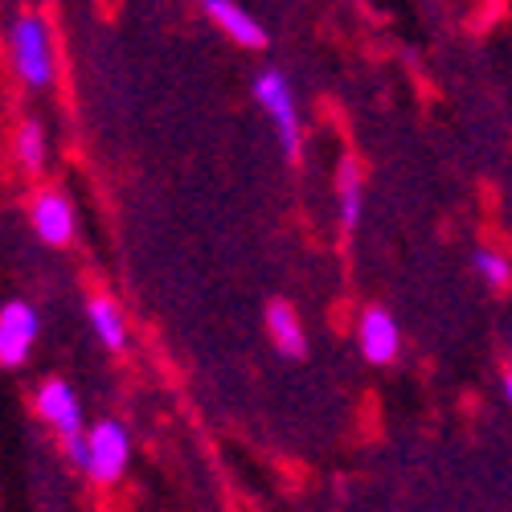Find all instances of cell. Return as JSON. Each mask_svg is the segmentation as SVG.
I'll return each mask as SVG.
<instances>
[{
	"label": "cell",
	"mask_w": 512,
	"mask_h": 512,
	"mask_svg": "<svg viewBox=\"0 0 512 512\" xmlns=\"http://www.w3.org/2000/svg\"><path fill=\"white\" fill-rule=\"evenodd\" d=\"M127 459H132V439L119 422H99L87 431V476L95 484H115L127 472Z\"/></svg>",
	"instance_id": "3"
},
{
	"label": "cell",
	"mask_w": 512,
	"mask_h": 512,
	"mask_svg": "<svg viewBox=\"0 0 512 512\" xmlns=\"http://www.w3.org/2000/svg\"><path fill=\"white\" fill-rule=\"evenodd\" d=\"M205 17L218 25L230 41H238V46H246V50H263L267 46V29L254 21L238 0H205Z\"/></svg>",
	"instance_id": "8"
},
{
	"label": "cell",
	"mask_w": 512,
	"mask_h": 512,
	"mask_svg": "<svg viewBox=\"0 0 512 512\" xmlns=\"http://www.w3.org/2000/svg\"><path fill=\"white\" fill-rule=\"evenodd\" d=\"M357 340H361V353L365 361L373 365H390L402 349V332H398V320L386 312V308H369L361 316V328H357Z\"/></svg>",
	"instance_id": "7"
},
{
	"label": "cell",
	"mask_w": 512,
	"mask_h": 512,
	"mask_svg": "<svg viewBox=\"0 0 512 512\" xmlns=\"http://www.w3.org/2000/svg\"><path fill=\"white\" fill-rule=\"evenodd\" d=\"M504 394H508V402H512V365H508V373H504Z\"/></svg>",
	"instance_id": "15"
},
{
	"label": "cell",
	"mask_w": 512,
	"mask_h": 512,
	"mask_svg": "<svg viewBox=\"0 0 512 512\" xmlns=\"http://www.w3.org/2000/svg\"><path fill=\"white\" fill-rule=\"evenodd\" d=\"M336 197H340V226L357 230L361 226V164L353 156H345L336 168Z\"/></svg>",
	"instance_id": "11"
},
{
	"label": "cell",
	"mask_w": 512,
	"mask_h": 512,
	"mask_svg": "<svg viewBox=\"0 0 512 512\" xmlns=\"http://www.w3.org/2000/svg\"><path fill=\"white\" fill-rule=\"evenodd\" d=\"M87 320L95 328V336L103 340V345L111 353H119L127 345V320H123V308L111 300V295H91V304H87Z\"/></svg>",
	"instance_id": "9"
},
{
	"label": "cell",
	"mask_w": 512,
	"mask_h": 512,
	"mask_svg": "<svg viewBox=\"0 0 512 512\" xmlns=\"http://www.w3.org/2000/svg\"><path fill=\"white\" fill-rule=\"evenodd\" d=\"M9 46H13V70L17 78L25 82L29 91H46L54 87V41H50V25L46 17L37 13H21L13 21V33H9Z\"/></svg>",
	"instance_id": "1"
},
{
	"label": "cell",
	"mask_w": 512,
	"mask_h": 512,
	"mask_svg": "<svg viewBox=\"0 0 512 512\" xmlns=\"http://www.w3.org/2000/svg\"><path fill=\"white\" fill-rule=\"evenodd\" d=\"M62 447H66V455L82 467V472H87V435H74V439H66Z\"/></svg>",
	"instance_id": "14"
},
{
	"label": "cell",
	"mask_w": 512,
	"mask_h": 512,
	"mask_svg": "<svg viewBox=\"0 0 512 512\" xmlns=\"http://www.w3.org/2000/svg\"><path fill=\"white\" fill-rule=\"evenodd\" d=\"M254 99L259 107L271 115L275 132H279V148L287 160H300L304 148V132H300V111H295V95H291V82L279 70H263L254 78Z\"/></svg>",
	"instance_id": "2"
},
{
	"label": "cell",
	"mask_w": 512,
	"mask_h": 512,
	"mask_svg": "<svg viewBox=\"0 0 512 512\" xmlns=\"http://www.w3.org/2000/svg\"><path fill=\"white\" fill-rule=\"evenodd\" d=\"M37 328H41L37 312L25 300H9L5 308H0V365L17 369L29 357V349H33Z\"/></svg>",
	"instance_id": "6"
},
{
	"label": "cell",
	"mask_w": 512,
	"mask_h": 512,
	"mask_svg": "<svg viewBox=\"0 0 512 512\" xmlns=\"http://www.w3.org/2000/svg\"><path fill=\"white\" fill-rule=\"evenodd\" d=\"M484 5H492V0H484Z\"/></svg>",
	"instance_id": "16"
},
{
	"label": "cell",
	"mask_w": 512,
	"mask_h": 512,
	"mask_svg": "<svg viewBox=\"0 0 512 512\" xmlns=\"http://www.w3.org/2000/svg\"><path fill=\"white\" fill-rule=\"evenodd\" d=\"M29 222L46 246H66L74 238V205L62 189H37L29 197Z\"/></svg>",
	"instance_id": "4"
},
{
	"label": "cell",
	"mask_w": 512,
	"mask_h": 512,
	"mask_svg": "<svg viewBox=\"0 0 512 512\" xmlns=\"http://www.w3.org/2000/svg\"><path fill=\"white\" fill-rule=\"evenodd\" d=\"M476 271H480L484 283L496 287V291H504V287L512 283V263L504 259L500 250H476Z\"/></svg>",
	"instance_id": "13"
},
{
	"label": "cell",
	"mask_w": 512,
	"mask_h": 512,
	"mask_svg": "<svg viewBox=\"0 0 512 512\" xmlns=\"http://www.w3.org/2000/svg\"><path fill=\"white\" fill-rule=\"evenodd\" d=\"M267 328H271V340H275L279 353H287V357H304V353H308L304 324H300V316H295L291 304L275 300V304L267 308Z\"/></svg>",
	"instance_id": "10"
},
{
	"label": "cell",
	"mask_w": 512,
	"mask_h": 512,
	"mask_svg": "<svg viewBox=\"0 0 512 512\" xmlns=\"http://www.w3.org/2000/svg\"><path fill=\"white\" fill-rule=\"evenodd\" d=\"M13 152H17V164L25 168L29 177H37L41 168L50 160V144H46V132H41L37 119H21L17 136H13Z\"/></svg>",
	"instance_id": "12"
},
{
	"label": "cell",
	"mask_w": 512,
	"mask_h": 512,
	"mask_svg": "<svg viewBox=\"0 0 512 512\" xmlns=\"http://www.w3.org/2000/svg\"><path fill=\"white\" fill-rule=\"evenodd\" d=\"M33 406H37L41 422L54 426V431L62 435V443L74 439V435H87L82 431V406H78V398H74V390L66 386V381H58V377L41 381L37 394H33Z\"/></svg>",
	"instance_id": "5"
}]
</instances>
